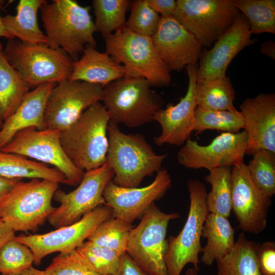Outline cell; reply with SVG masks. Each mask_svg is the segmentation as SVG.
Instances as JSON below:
<instances>
[{
  "instance_id": "d6a6232c",
  "label": "cell",
  "mask_w": 275,
  "mask_h": 275,
  "mask_svg": "<svg viewBox=\"0 0 275 275\" xmlns=\"http://www.w3.org/2000/svg\"><path fill=\"white\" fill-rule=\"evenodd\" d=\"M132 224L113 217L101 223L87 240L94 244L111 249L122 256L126 253Z\"/></svg>"
},
{
  "instance_id": "3957f363",
  "label": "cell",
  "mask_w": 275,
  "mask_h": 275,
  "mask_svg": "<svg viewBox=\"0 0 275 275\" xmlns=\"http://www.w3.org/2000/svg\"><path fill=\"white\" fill-rule=\"evenodd\" d=\"M109 121L104 106L99 101L60 130L63 149L76 168L87 171L98 168L106 162Z\"/></svg>"
},
{
  "instance_id": "60d3db41",
  "label": "cell",
  "mask_w": 275,
  "mask_h": 275,
  "mask_svg": "<svg viewBox=\"0 0 275 275\" xmlns=\"http://www.w3.org/2000/svg\"><path fill=\"white\" fill-rule=\"evenodd\" d=\"M112 275H149L141 269L125 253L121 256L120 266Z\"/></svg>"
},
{
  "instance_id": "f35d334b",
  "label": "cell",
  "mask_w": 275,
  "mask_h": 275,
  "mask_svg": "<svg viewBox=\"0 0 275 275\" xmlns=\"http://www.w3.org/2000/svg\"><path fill=\"white\" fill-rule=\"evenodd\" d=\"M45 271L47 275H101L76 250L59 254Z\"/></svg>"
},
{
  "instance_id": "8992f818",
  "label": "cell",
  "mask_w": 275,
  "mask_h": 275,
  "mask_svg": "<svg viewBox=\"0 0 275 275\" xmlns=\"http://www.w3.org/2000/svg\"><path fill=\"white\" fill-rule=\"evenodd\" d=\"M59 183L46 179L20 181L0 205V219L16 231L36 232L56 207L51 201Z\"/></svg>"
},
{
  "instance_id": "83f0119b",
  "label": "cell",
  "mask_w": 275,
  "mask_h": 275,
  "mask_svg": "<svg viewBox=\"0 0 275 275\" xmlns=\"http://www.w3.org/2000/svg\"><path fill=\"white\" fill-rule=\"evenodd\" d=\"M258 243L239 235L232 250L216 261L219 275H261L257 256Z\"/></svg>"
},
{
  "instance_id": "ba28073f",
  "label": "cell",
  "mask_w": 275,
  "mask_h": 275,
  "mask_svg": "<svg viewBox=\"0 0 275 275\" xmlns=\"http://www.w3.org/2000/svg\"><path fill=\"white\" fill-rule=\"evenodd\" d=\"M190 205L184 227L176 236H170L164 260L168 275H180L185 266L190 263L199 270V254L202 229L209 213L206 204L205 185L198 180H190L187 184Z\"/></svg>"
},
{
  "instance_id": "4316f807",
  "label": "cell",
  "mask_w": 275,
  "mask_h": 275,
  "mask_svg": "<svg viewBox=\"0 0 275 275\" xmlns=\"http://www.w3.org/2000/svg\"><path fill=\"white\" fill-rule=\"evenodd\" d=\"M0 176L9 179H46L66 184L64 175L55 168L21 155L0 151Z\"/></svg>"
},
{
  "instance_id": "484cf974",
  "label": "cell",
  "mask_w": 275,
  "mask_h": 275,
  "mask_svg": "<svg viewBox=\"0 0 275 275\" xmlns=\"http://www.w3.org/2000/svg\"><path fill=\"white\" fill-rule=\"evenodd\" d=\"M30 87L9 62L0 42V115L4 122L30 92Z\"/></svg>"
},
{
  "instance_id": "f546056e",
  "label": "cell",
  "mask_w": 275,
  "mask_h": 275,
  "mask_svg": "<svg viewBox=\"0 0 275 275\" xmlns=\"http://www.w3.org/2000/svg\"><path fill=\"white\" fill-rule=\"evenodd\" d=\"M205 179L211 186L206 195L209 213L229 217L231 211V167H221L209 171Z\"/></svg>"
},
{
  "instance_id": "5b68a950",
  "label": "cell",
  "mask_w": 275,
  "mask_h": 275,
  "mask_svg": "<svg viewBox=\"0 0 275 275\" xmlns=\"http://www.w3.org/2000/svg\"><path fill=\"white\" fill-rule=\"evenodd\" d=\"M143 78L123 77L103 87L101 101L110 121L137 127L152 121L162 98Z\"/></svg>"
},
{
  "instance_id": "bcb514c9",
  "label": "cell",
  "mask_w": 275,
  "mask_h": 275,
  "mask_svg": "<svg viewBox=\"0 0 275 275\" xmlns=\"http://www.w3.org/2000/svg\"><path fill=\"white\" fill-rule=\"evenodd\" d=\"M8 275H47L45 270H40L32 266L25 268L17 273Z\"/></svg>"
},
{
  "instance_id": "30bf717a",
  "label": "cell",
  "mask_w": 275,
  "mask_h": 275,
  "mask_svg": "<svg viewBox=\"0 0 275 275\" xmlns=\"http://www.w3.org/2000/svg\"><path fill=\"white\" fill-rule=\"evenodd\" d=\"M173 16L210 47L233 24L240 12L234 0H177Z\"/></svg>"
},
{
  "instance_id": "d6986e66",
  "label": "cell",
  "mask_w": 275,
  "mask_h": 275,
  "mask_svg": "<svg viewBox=\"0 0 275 275\" xmlns=\"http://www.w3.org/2000/svg\"><path fill=\"white\" fill-rule=\"evenodd\" d=\"M198 64L186 67L188 78V87L184 97L174 104L169 103L165 108L159 109L153 120L160 125L161 132L154 139L157 146L168 144L180 146L193 131L195 109L197 106L196 88Z\"/></svg>"
},
{
  "instance_id": "d4e9b609",
  "label": "cell",
  "mask_w": 275,
  "mask_h": 275,
  "mask_svg": "<svg viewBox=\"0 0 275 275\" xmlns=\"http://www.w3.org/2000/svg\"><path fill=\"white\" fill-rule=\"evenodd\" d=\"M202 236L207 239V243L202 249L201 261L207 266L226 256L235 245L234 230L228 217L220 214H208Z\"/></svg>"
},
{
  "instance_id": "1f68e13d",
  "label": "cell",
  "mask_w": 275,
  "mask_h": 275,
  "mask_svg": "<svg viewBox=\"0 0 275 275\" xmlns=\"http://www.w3.org/2000/svg\"><path fill=\"white\" fill-rule=\"evenodd\" d=\"M243 128V121L237 109L216 111L197 106L194 116L193 131L201 133L206 130H217L236 133Z\"/></svg>"
},
{
  "instance_id": "7c38bea8",
  "label": "cell",
  "mask_w": 275,
  "mask_h": 275,
  "mask_svg": "<svg viewBox=\"0 0 275 275\" xmlns=\"http://www.w3.org/2000/svg\"><path fill=\"white\" fill-rule=\"evenodd\" d=\"M114 175L106 162L98 168L86 171L75 189L66 193L58 189L53 199L60 205L48 217L50 224L57 229L73 224L97 207L104 205L103 191Z\"/></svg>"
},
{
  "instance_id": "277c9868",
  "label": "cell",
  "mask_w": 275,
  "mask_h": 275,
  "mask_svg": "<svg viewBox=\"0 0 275 275\" xmlns=\"http://www.w3.org/2000/svg\"><path fill=\"white\" fill-rule=\"evenodd\" d=\"M104 40L105 52L124 66V77L143 78L151 87L170 85L171 70L158 54L151 37L134 33L124 26Z\"/></svg>"
},
{
  "instance_id": "4dcf8cb0",
  "label": "cell",
  "mask_w": 275,
  "mask_h": 275,
  "mask_svg": "<svg viewBox=\"0 0 275 275\" xmlns=\"http://www.w3.org/2000/svg\"><path fill=\"white\" fill-rule=\"evenodd\" d=\"M131 2L128 0H94V25L104 39L125 26L126 14Z\"/></svg>"
},
{
  "instance_id": "c3c4849f",
  "label": "cell",
  "mask_w": 275,
  "mask_h": 275,
  "mask_svg": "<svg viewBox=\"0 0 275 275\" xmlns=\"http://www.w3.org/2000/svg\"><path fill=\"white\" fill-rule=\"evenodd\" d=\"M185 275H198V271L194 267L188 268L185 272ZM217 275H219L217 274Z\"/></svg>"
},
{
  "instance_id": "836d02e7",
  "label": "cell",
  "mask_w": 275,
  "mask_h": 275,
  "mask_svg": "<svg viewBox=\"0 0 275 275\" xmlns=\"http://www.w3.org/2000/svg\"><path fill=\"white\" fill-rule=\"evenodd\" d=\"M234 3L248 20L252 35L275 34L274 0H234Z\"/></svg>"
},
{
  "instance_id": "5bb4252c",
  "label": "cell",
  "mask_w": 275,
  "mask_h": 275,
  "mask_svg": "<svg viewBox=\"0 0 275 275\" xmlns=\"http://www.w3.org/2000/svg\"><path fill=\"white\" fill-rule=\"evenodd\" d=\"M103 89L99 85L69 79L57 83L46 103V128L61 130L68 126L88 107L101 101Z\"/></svg>"
},
{
  "instance_id": "ee69618b",
  "label": "cell",
  "mask_w": 275,
  "mask_h": 275,
  "mask_svg": "<svg viewBox=\"0 0 275 275\" xmlns=\"http://www.w3.org/2000/svg\"><path fill=\"white\" fill-rule=\"evenodd\" d=\"M15 236V232L0 219V250L7 241Z\"/></svg>"
},
{
  "instance_id": "f1b7e54d",
  "label": "cell",
  "mask_w": 275,
  "mask_h": 275,
  "mask_svg": "<svg viewBox=\"0 0 275 275\" xmlns=\"http://www.w3.org/2000/svg\"><path fill=\"white\" fill-rule=\"evenodd\" d=\"M197 106L216 111L236 110L234 105L235 91L229 76L197 82Z\"/></svg>"
},
{
  "instance_id": "ac0fdd59",
  "label": "cell",
  "mask_w": 275,
  "mask_h": 275,
  "mask_svg": "<svg viewBox=\"0 0 275 275\" xmlns=\"http://www.w3.org/2000/svg\"><path fill=\"white\" fill-rule=\"evenodd\" d=\"M154 46L170 70L182 71L197 63L203 47L201 42L173 16H160L152 36Z\"/></svg>"
},
{
  "instance_id": "9c48e42d",
  "label": "cell",
  "mask_w": 275,
  "mask_h": 275,
  "mask_svg": "<svg viewBox=\"0 0 275 275\" xmlns=\"http://www.w3.org/2000/svg\"><path fill=\"white\" fill-rule=\"evenodd\" d=\"M179 217L177 213L161 211L153 203L131 230L126 253L149 275H168L164 260L167 229L170 221Z\"/></svg>"
},
{
  "instance_id": "ffe728a7",
  "label": "cell",
  "mask_w": 275,
  "mask_h": 275,
  "mask_svg": "<svg viewBox=\"0 0 275 275\" xmlns=\"http://www.w3.org/2000/svg\"><path fill=\"white\" fill-rule=\"evenodd\" d=\"M250 25L240 12L231 26L200 57L197 82L226 76L231 61L246 46L255 42L251 38Z\"/></svg>"
},
{
  "instance_id": "7dc6e473",
  "label": "cell",
  "mask_w": 275,
  "mask_h": 275,
  "mask_svg": "<svg viewBox=\"0 0 275 275\" xmlns=\"http://www.w3.org/2000/svg\"><path fill=\"white\" fill-rule=\"evenodd\" d=\"M3 1H0V9L2 6ZM0 37H4L8 40L14 39L6 31L2 21V17L0 16Z\"/></svg>"
},
{
  "instance_id": "7a4b0ae2",
  "label": "cell",
  "mask_w": 275,
  "mask_h": 275,
  "mask_svg": "<svg viewBox=\"0 0 275 275\" xmlns=\"http://www.w3.org/2000/svg\"><path fill=\"white\" fill-rule=\"evenodd\" d=\"M106 162L113 170L112 180L124 187H136L147 176L157 172L167 154L158 155L141 134H126L109 121Z\"/></svg>"
},
{
  "instance_id": "f6af8a7d",
  "label": "cell",
  "mask_w": 275,
  "mask_h": 275,
  "mask_svg": "<svg viewBox=\"0 0 275 275\" xmlns=\"http://www.w3.org/2000/svg\"><path fill=\"white\" fill-rule=\"evenodd\" d=\"M261 52L266 56L275 59V43L272 41H267L261 44Z\"/></svg>"
},
{
  "instance_id": "8fae6325",
  "label": "cell",
  "mask_w": 275,
  "mask_h": 275,
  "mask_svg": "<svg viewBox=\"0 0 275 275\" xmlns=\"http://www.w3.org/2000/svg\"><path fill=\"white\" fill-rule=\"evenodd\" d=\"M60 134V130L57 129L25 128L16 133L0 151L53 166L64 175L66 184L78 185L85 172L76 168L66 155L61 144Z\"/></svg>"
},
{
  "instance_id": "4fadbf2b",
  "label": "cell",
  "mask_w": 275,
  "mask_h": 275,
  "mask_svg": "<svg viewBox=\"0 0 275 275\" xmlns=\"http://www.w3.org/2000/svg\"><path fill=\"white\" fill-rule=\"evenodd\" d=\"M111 217V209L102 205L73 224L42 234L20 235L15 236L14 238L31 250L34 256V263L39 265L42 260L50 254L57 252L65 253L75 250L98 225Z\"/></svg>"
},
{
  "instance_id": "9a60e30c",
  "label": "cell",
  "mask_w": 275,
  "mask_h": 275,
  "mask_svg": "<svg viewBox=\"0 0 275 275\" xmlns=\"http://www.w3.org/2000/svg\"><path fill=\"white\" fill-rule=\"evenodd\" d=\"M248 135L243 130L236 133L223 132L206 146L188 139L177 155L183 167L208 171L221 167H232L244 162Z\"/></svg>"
},
{
  "instance_id": "b9f144b4",
  "label": "cell",
  "mask_w": 275,
  "mask_h": 275,
  "mask_svg": "<svg viewBox=\"0 0 275 275\" xmlns=\"http://www.w3.org/2000/svg\"><path fill=\"white\" fill-rule=\"evenodd\" d=\"M150 6L160 16L173 15L177 6L175 0H147Z\"/></svg>"
},
{
  "instance_id": "e0dca14e",
  "label": "cell",
  "mask_w": 275,
  "mask_h": 275,
  "mask_svg": "<svg viewBox=\"0 0 275 275\" xmlns=\"http://www.w3.org/2000/svg\"><path fill=\"white\" fill-rule=\"evenodd\" d=\"M172 186L167 170L161 168L153 182L143 187H124L110 181L106 185L103 197L106 206L112 212V217L132 224L156 200L161 198Z\"/></svg>"
},
{
  "instance_id": "e575fe53",
  "label": "cell",
  "mask_w": 275,
  "mask_h": 275,
  "mask_svg": "<svg viewBox=\"0 0 275 275\" xmlns=\"http://www.w3.org/2000/svg\"><path fill=\"white\" fill-rule=\"evenodd\" d=\"M246 165L251 179L261 192L271 198L275 194V153L260 150Z\"/></svg>"
},
{
  "instance_id": "74e56055",
  "label": "cell",
  "mask_w": 275,
  "mask_h": 275,
  "mask_svg": "<svg viewBox=\"0 0 275 275\" xmlns=\"http://www.w3.org/2000/svg\"><path fill=\"white\" fill-rule=\"evenodd\" d=\"M130 14L125 26L140 35L152 37L159 23L160 16L149 5L147 0H135L130 5Z\"/></svg>"
},
{
  "instance_id": "8d00e7d4",
  "label": "cell",
  "mask_w": 275,
  "mask_h": 275,
  "mask_svg": "<svg viewBox=\"0 0 275 275\" xmlns=\"http://www.w3.org/2000/svg\"><path fill=\"white\" fill-rule=\"evenodd\" d=\"M76 250L101 275H112L118 269L121 256L114 251L87 240Z\"/></svg>"
},
{
  "instance_id": "cb8c5ba5",
  "label": "cell",
  "mask_w": 275,
  "mask_h": 275,
  "mask_svg": "<svg viewBox=\"0 0 275 275\" xmlns=\"http://www.w3.org/2000/svg\"><path fill=\"white\" fill-rule=\"evenodd\" d=\"M45 0H20L15 15L2 17L4 27L13 38L28 44H46L47 37L40 29L37 13Z\"/></svg>"
},
{
  "instance_id": "603a6c76",
  "label": "cell",
  "mask_w": 275,
  "mask_h": 275,
  "mask_svg": "<svg viewBox=\"0 0 275 275\" xmlns=\"http://www.w3.org/2000/svg\"><path fill=\"white\" fill-rule=\"evenodd\" d=\"M80 59L73 61L69 79L97 84L104 87L125 76V69L107 52H101L88 45Z\"/></svg>"
},
{
  "instance_id": "2e32d148",
  "label": "cell",
  "mask_w": 275,
  "mask_h": 275,
  "mask_svg": "<svg viewBox=\"0 0 275 275\" xmlns=\"http://www.w3.org/2000/svg\"><path fill=\"white\" fill-rule=\"evenodd\" d=\"M270 204V198L263 194L251 179L244 162L232 167L231 210L239 229L255 234L264 231Z\"/></svg>"
},
{
  "instance_id": "d590c367",
  "label": "cell",
  "mask_w": 275,
  "mask_h": 275,
  "mask_svg": "<svg viewBox=\"0 0 275 275\" xmlns=\"http://www.w3.org/2000/svg\"><path fill=\"white\" fill-rule=\"evenodd\" d=\"M34 256L31 250L14 237L0 250V273L8 275L17 273L31 266Z\"/></svg>"
},
{
  "instance_id": "7402d4cb",
  "label": "cell",
  "mask_w": 275,
  "mask_h": 275,
  "mask_svg": "<svg viewBox=\"0 0 275 275\" xmlns=\"http://www.w3.org/2000/svg\"><path fill=\"white\" fill-rule=\"evenodd\" d=\"M56 82L41 84L28 93L14 113L3 122L0 129V150L18 131L29 127L46 129L44 112L46 103Z\"/></svg>"
},
{
  "instance_id": "7bdbcfd3",
  "label": "cell",
  "mask_w": 275,
  "mask_h": 275,
  "mask_svg": "<svg viewBox=\"0 0 275 275\" xmlns=\"http://www.w3.org/2000/svg\"><path fill=\"white\" fill-rule=\"evenodd\" d=\"M21 179H9L0 176V205L7 195Z\"/></svg>"
},
{
  "instance_id": "681fc988",
  "label": "cell",
  "mask_w": 275,
  "mask_h": 275,
  "mask_svg": "<svg viewBox=\"0 0 275 275\" xmlns=\"http://www.w3.org/2000/svg\"><path fill=\"white\" fill-rule=\"evenodd\" d=\"M3 121L1 118V116L0 115V129L1 128L2 125H3Z\"/></svg>"
},
{
  "instance_id": "44dd1931",
  "label": "cell",
  "mask_w": 275,
  "mask_h": 275,
  "mask_svg": "<svg viewBox=\"0 0 275 275\" xmlns=\"http://www.w3.org/2000/svg\"><path fill=\"white\" fill-rule=\"evenodd\" d=\"M248 135L246 154L260 150L275 153V94L262 93L247 98L240 105Z\"/></svg>"
},
{
  "instance_id": "ab89813d",
  "label": "cell",
  "mask_w": 275,
  "mask_h": 275,
  "mask_svg": "<svg viewBox=\"0 0 275 275\" xmlns=\"http://www.w3.org/2000/svg\"><path fill=\"white\" fill-rule=\"evenodd\" d=\"M256 253L261 275H275V243L272 241L258 244Z\"/></svg>"
},
{
  "instance_id": "6da1fadb",
  "label": "cell",
  "mask_w": 275,
  "mask_h": 275,
  "mask_svg": "<svg viewBox=\"0 0 275 275\" xmlns=\"http://www.w3.org/2000/svg\"><path fill=\"white\" fill-rule=\"evenodd\" d=\"M91 7L82 6L74 0H53L40 8L47 37L46 45L61 48L73 61L78 59L85 48L96 47V29L90 15Z\"/></svg>"
},
{
  "instance_id": "52a82bcc",
  "label": "cell",
  "mask_w": 275,
  "mask_h": 275,
  "mask_svg": "<svg viewBox=\"0 0 275 275\" xmlns=\"http://www.w3.org/2000/svg\"><path fill=\"white\" fill-rule=\"evenodd\" d=\"M4 52L30 88L68 79L72 71L73 61L61 48L25 44L14 38L8 40Z\"/></svg>"
}]
</instances>
